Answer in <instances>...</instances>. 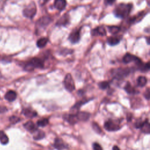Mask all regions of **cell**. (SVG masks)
<instances>
[{
	"mask_svg": "<svg viewBox=\"0 0 150 150\" xmlns=\"http://www.w3.org/2000/svg\"><path fill=\"white\" fill-rule=\"evenodd\" d=\"M92 127L93 129L98 134H100L101 132V129L100 127V126L96 123V122H93L92 123Z\"/></svg>",
	"mask_w": 150,
	"mask_h": 150,
	"instance_id": "obj_28",
	"label": "cell"
},
{
	"mask_svg": "<svg viewBox=\"0 0 150 150\" xmlns=\"http://www.w3.org/2000/svg\"><path fill=\"white\" fill-rule=\"evenodd\" d=\"M69 16L66 14L63 15L56 22L57 26H65L69 22Z\"/></svg>",
	"mask_w": 150,
	"mask_h": 150,
	"instance_id": "obj_15",
	"label": "cell"
},
{
	"mask_svg": "<svg viewBox=\"0 0 150 150\" xmlns=\"http://www.w3.org/2000/svg\"><path fill=\"white\" fill-rule=\"evenodd\" d=\"M9 141L8 137L7 135L5 134L4 131H0V142L2 144L5 145Z\"/></svg>",
	"mask_w": 150,
	"mask_h": 150,
	"instance_id": "obj_19",
	"label": "cell"
},
{
	"mask_svg": "<svg viewBox=\"0 0 150 150\" xmlns=\"http://www.w3.org/2000/svg\"><path fill=\"white\" fill-rule=\"evenodd\" d=\"M49 123V120L47 118H43L37 121V125L39 127H45Z\"/></svg>",
	"mask_w": 150,
	"mask_h": 150,
	"instance_id": "obj_26",
	"label": "cell"
},
{
	"mask_svg": "<svg viewBox=\"0 0 150 150\" xmlns=\"http://www.w3.org/2000/svg\"><path fill=\"white\" fill-rule=\"evenodd\" d=\"M115 1V0H104V2L106 5H112Z\"/></svg>",
	"mask_w": 150,
	"mask_h": 150,
	"instance_id": "obj_34",
	"label": "cell"
},
{
	"mask_svg": "<svg viewBox=\"0 0 150 150\" xmlns=\"http://www.w3.org/2000/svg\"><path fill=\"white\" fill-rule=\"evenodd\" d=\"M149 37H147V38H146V39H147V43H148V44H149Z\"/></svg>",
	"mask_w": 150,
	"mask_h": 150,
	"instance_id": "obj_38",
	"label": "cell"
},
{
	"mask_svg": "<svg viewBox=\"0 0 150 150\" xmlns=\"http://www.w3.org/2000/svg\"><path fill=\"white\" fill-rule=\"evenodd\" d=\"M48 42V39L46 38H42L39 39L36 43L37 46L39 48H42L44 46H45V45L47 44Z\"/></svg>",
	"mask_w": 150,
	"mask_h": 150,
	"instance_id": "obj_20",
	"label": "cell"
},
{
	"mask_svg": "<svg viewBox=\"0 0 150 150\" xmlns=\"http://www.w3.org/2000/svg\"><path fill=\"white\" fill-rule=\"evenodd\" d=\"M54 147L58 149V150H62L63 149L65 148L66 146L63 142V141L61 139L59 138H56L54 143Z\"/></svg>",
	"mask_w": 150,
	"mask_h": 150,
	"instance_id": "obj_16",
	"label": "cell"
},
{
	"mask_svg": "<svg viewBox=\"0 0 150 150\" xmlns=\"http://www.w3.org/2000/svg\"><path fill=\"white\" fill-rule=\"evenodd\" d=\"M119 42H120V39L117 38V37L111 36L107 39V43L110 46L116 45L118 43H119Z\"/></svg>",
	"mask_w": 150,
	"mask_h": 150,
	"instance_id": "obj_17",
	"label": "cell"
},
{
	"mask_svg": "<svg viewBox=\"0 0 150 150\" xmlns=\"http://www.w3.org/2000/svg\"><path fill=\"white\" fill-rule=\"evenodd\" d=\"M29 63L33 66L34 68H43L44 66L43 61L37 57H34L32 59L30 60Z\"/></svg>",
	"mask_w": 150,
	"mask_h": 150,
	"instance_id": "obj_9",
	"label": "cell"
},
{
	"mask_svg": "<svg viewBox=\"0 0 150 150\" xmlns=\"http://www.w3.org/2000/svg\"><path fill=\"white\" fill-rule=\"evenodd\" d=\"M132 8L131 4H120L118 5L114 11V15L120 18H125L130 13Z\"/></svg>",
	"mask_w": 150,
	"mask_h": 150,
	"instance_id": "obj_1",
	"label": "cell"
},
{
	"mask_svg": "<svg viewBox=\"0 0 150 150\" xmlns=\"http://www.w3.org/2000/svg\"><path fill=\"white\" fill-rule=\"evenodd\" d=\"M108 28L109 32L113 35L117 34L120 30V28L117 26H108Z\"/></svg>",
	"mask_w": 150,
	"mask_h": 150,
	"instance_id": "obj_24",
	"label": "cell"
},
{
	"mask_svg": "<svg viewBox=\"0 0 150 150\" xmlns=\"http://www.w3.org/2000/svg\"><path fill=\"white\" fill-rule=\"evenodd\" d=\"M142 132H145V134H149L150 132V125L149 124L148 122V120H146L144 121V124H142V125L141 127L140 128Z\"/></svg>",
	"mask_w": 150,
	"mask_h": 150,
	"instance_id": "obj_18",
	"label": "cell"
},
{
	"mask_svg": "<svg viewBox=\"0 0 150 150\" xmlns=\"http://www.w3.org/2000/svg\"><path fill=\"white\" fill-rule=\"evenodd\" d=\"M34 133H35V134L33 135V138L35 139H36V140L41 139L45 137V133L42 131H39V130L36 129L34 132Z\"/></svg>",
	"mask_w": 150,
	"mask_h": 150,
	"instance_id": "obj_21",
	"label": "cell"
},
{
	"mask_svg": "<svg viewBox=\"0 0 150 150\" xmlns=\"http://www.w3.org/2000/svg\"><path fill=\"white\" fill-rule=\"evenodd\" d=\"M104 128L106 130L108 131H114L120 129V127L114 121L111 120H108L105 122Z\"/></svg>",
	"mask_w": 150,
	"mask_h": 150,
	"instance_id": "obj_5",
	"label": "cell"
},
{
	"mask_svg": "<svg viewBox=\"0 0 150 150\" xmlns=\"http://www.w3.org/2000/svg\"><path fill=\"white\" fill-rule=\"evenodd\" d=\"M112 150H120V148L117 146H114L113 148H112Z\"/></svg>",
	"mask_w": 150,
	"mask_h": 150,
	"instance_id": "obj_36",
	"label": "cell"
},
{
	"mask_svg": "<svg viewBox=\"0 0 150 150\" xmlns=\"http://www.w3.org/2000/svg\"><path fill=\"white\" fill-rule=\"evenodd\" d=\"M139 67H140V69L142 71H148L149 70L150 67H149V62H147L146 63H145V64H143L142 63H141V64L139 65Z\"/></svg>",
	"mask_w": 150,
	"mask_h": 150,
	"instance_id": "obj_27",
	"label": "cell"
},
{
	"mask_svg": "<svg viewBox=\"0 0 150 150\" xmlns=\"http://www.w3.org/2000/svg\"><path fill=\"white\" fill-rule=\"evenodd\" d=\"M98 86L101 89H106L109 87V83L107 81H102L98 84Z\"/></svg>",
	"mask_w": 150,
	"mask_h": 150,
	"instance_id": "obj_29",
	"label": "cell"
},
{
	"mask_svg": "<svg viewBox=\"0 0 150 150\" xmlns=\"http://www.w3.org/2000/svg\"><path fill=\"white\" fill-rule=\"evenodd\" d=\"M129 71L127 69H117L114 70V74L117 78H122L129 73Z\"/></svg>",
	"mask_w": 150,
	"mask_h": 150,
	"instance_id": "obj_7",
	"label": "cell"
},
{
	"mask_svg": "<svg viewBox=\"0 0 150 150\" xmlns=\"http://www.w3.org/2000/svg\"><path fill=\"white\" fill-rule=\"evenodd\" d=\"M64 85L65 88L69 92H72L75 89V84L71 75L67 74L64 77Z\"/></svg>",
	"mask_w": 150,
	"mask_h": 150,
	"instance_id": "obj_3",
	"label": "cell"
},
{
	"mask_svg": "<svg viewBox=\"0 0 150 150\" xmlns=\"http://www.w3.org/2000/svg\"><path fill=\"white\" fill-rule=\"evenodd\" d=\"M9 121L12 124H16L20 121V118L16 116H12L10 117Z\"/></svg>",
	"mask_w": 150,
	"mask_h": 150,
	"instance_id": "obj_30",
	"label": "cell"
},
{
	"mask_svg": "<svg viewBox=\"0 0 150 150\" xmlns=\"http://www.w3.org/2000/svg\"><path fill=\"white\" fill-rule=\"evenodd\" d=\"M144 96H145V97L147 100H149V96H150V94H149V88H147L146 91L145 93H144Z\"/></svg>",
	"mask_w": 150,
	"mask_h": 150,
	"instance_id": "obj_33",
	"label": "cell"
},
{
	"mask_svg": "<svg viewBox=\"0 0 150 150\" xmlns=\"http://www.w3.org/2000/svg\"><path fill=\"white\" fill-rule=\"evenodd\" d=\"M47 0H40V4L43 5V4H44Z\"/></svg>",
	"mask_w": 150,
	"mask_h": 150,
	"instance_id": "obj_37",
	"label": "cell"
},
{
	"mask_svg": "<svg viewBox=\"0 0 150 150\" xmlns=\"http://www.w3.org/2000/svg\"><path fill=\"white\" fill-rule=\"evenodd\" d=\"M93 147L94 150H103L102 147L101 146V145L97 143V142H95V143L93 144Z\"/></svg>",
	"mask_w": 150,
	"mask_h": 150,
	"instance_id": "obj_32",
	"label": "cell"
},
{
	"mask_svg": "<svg viewBox=\"0 0 150 150\" xmlns=\"http://www.w3.org/2000/svg\"><path fill=\"white\" fill-rule=\"evenodd\" d=\"M36 13V8L34 2L30 3L27 6L23 11V14L24 16L28 18H33Z\"/></svg>",
	"mask_w": 150,
	"mask_h": 150,
	"instance_id": "obj_2",
	"label": "cell"
},
{
	"mask_svg": "<svg viewBox=\"0 0 150 150\" xmlns=\"http://www.w3.org/2000/svg\"><path fill=\"white\" fill-rule=\"evenodd\" d=\"M147 82V79L144 76H139L137 79L138 85L140 87H144L146 85Z\"/></svg>",
	"mask_w": 150,
	"mask_h": 150,
	"instance_id": "obj_22",
	"label": "cell"
},
{
	"mask_svg": "<svg viewBox=\"0 0 150 150\" xmlns=\"http://www.w3.org/2000/svg\"><path fill=\"white\" fill-rule=\"evenodd\" d=\"M6 111V108L5 107H0V112H3Z\"/></svg>",
	"mask_w": 150,
	"mask_h": 150,
	"instance_id": "obj_35",
	"label": "cell"
},
{
	"mask_svg": "<svg viewBox=\"0 0 150 150\" xmlns=\"http://www.w3.org/2000/svg\"><path fill=\"white\" fill-rule=\"evenodd\" d=\"M91 33L94 36H96V35L105 36L106 35V30L103 26H98L96 29H93L92 30Z\"/></svg>",
	"mask_w": 150,
	"mask_h": 150,
	"instance_id": "obj_10",
	"label": "cell"
},
{
	"mask_svg": "<svg viewBox=\"0 0 150 150\" xmlns=\"http://www.w3.org/2000/svg\"><path fill=\"white\" fill-rule=\"evenodd\" d=\"M124 88H125V91L129 94H134V93H136L134 87H132V86L129 83H127V84L125 86Z\"/></svg>",
	"mask_w": 150,
	"mask_h": 150,
	"instance_id": "obj_25",
	"label": "cell"
},
{
	"mask_svg": "<svg viewBox=\"0 0 150 150\" xmlns=\"http://www.w3.org/2000/svg\"><path fill=\"white\" fill-rule=\"evenodd\" d=\"M23 127L26 130L32 132H34L37 129L35 124L31 121H29L26 123H25L23 125Z\"/></svg>",
	"mask_w": 150,
	"mask_h": 150,
	"instance_id": "obj_14",
	"label": "cell"
},
{
	"mask_svg": "<svg viewBox=\"0 0 150 150\" xmlns=\"http://www.w3.org/2000/svg\"><path fill=\"white\" fill-rule=\"evenodd\" d=\"M23 114L28 117H29V118H32L33 117H35L36 116V112H35V111H32L30 110H28V109H25L23 111Z\"/></svg>",
	"mask_w": 150,
	"mask_h": 150,
	"instance_id": "obj_23",
	"label": "cell"
},
{
	"mask_svg": "<svg viewBox=\"0 0 150 150\" xmlns=\"http://www.w3.org/2000/svg\"><path fill=\"white\" fill-rule=\"evenodd\" d=\"M54 5L57 9L59 11H63L66 8V0H55Z\"/></svg>",
	"mask_w": 150,
	"mask_h": 150,
	"instance_id": "obj_11",
	"label": "cell"
},
{
	"mask_svg": "<svg viewBox=\"0 0 150 150\" xmlns=\"http://www.w3.org/2000/svg\"><path fill=\"white\" fill-rule=\"evenodd\" d=\"M24 69H25V70H26V71H30L33 70L35 68L33 67V66H32V65L29 62H28V63H26V65H25V66Z\"/></svg>",
	"mask_w": 150,
	"mask_h": 150,
	"instance_id": "obj_31",
	"label": "cell"
},
{
	"mask_svg": "<svg viewBox=\"0 0 150 150\" xmlns=\"http://www.w3.org/2000/svg\"><path fill=\"white\" fill-rule=\"evenodd\" d=\"M123 62L125 63H128L131 62H134L138 65H139L142 63V62L139 58L129 53H127L124 55V56L123 57Z\"/></svg>",
	"mask_w": 150,
	"mask_h": 150,
	"instance_id": "obj_4",
	"label": "cell"
},
{
	"mask_svg": "<svg viewBox=\"0 0 150 150\" xmlns=\"http://www.w3.org/2000/svg\"><path fill=\"white\" fill-rule=\"evenodd\" d=\"M80 38V30H74V32H71L70 34V35L69 36V39L71 43H76L79 41Z\"/></svg>",
	"mask_w": 150,
	"mask_h": 150,
	"instance_id": "obj_8",
	"label": "cell"
},
{
	"mask_svg": "<svg viewBox=\"0 0 150 150\" xmlns=\"http://www.w3.org/2000/svg\"><path fill=\"white\" fill-rule=\"evenodd\" d=\"M76 117L78 120L87 121L89 119L90 115L87 112H79L76 114Z\"/></svg>",
	"mask_w": 150,
	"mask_h": 150,
	"instance_id": "obj_13",
	"label": "cell"
},
{
	"mask_svg": "<svg viewBox=\"0 0 150 150\" xmlns=\"http://www.w3.org/2000/svg\"><path fill=\"white\" fill-rule=\"evenodd\" d=\"M16 98V93L13 90L8 91L5 95V98L8 101H13Z\"/></svg>",
	"mask_w": 150,
	"mask_h": 150,
	"instance_id": "obj_12",
	"label": "cell"
},
{
	"mask_svg": "<svg viewBox=\"0 0 150 150\" xmlns=\"http://www.w3.org/2000/svg\"><path fill=\"white\" fill-rule=\"evenodd\" d=\"M52 21V19L49 16H43L42 18H40L38 21H37V25L40 28H45Z\"/></svg>",
	"mask_w": 150,
	"mask_h": 150,
	"instance_id": "obj_6",
	"label": "cell"
}]
</instances>
